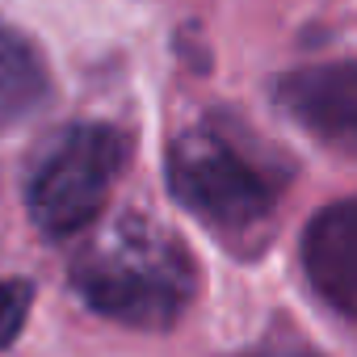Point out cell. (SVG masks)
Here are the masks:
<instances>
[{
  "instance_id": "6",
  "label": "cell",
  "mask_w": 357,
  "mask_h": 357,
  "mask_svg": "<svg viewBox=\"0 0 357 357\" xmlns=\"http://www.w3.org/2000/svg\"><path fill=\"white\" fill-rule=\"evenodd\" d=\"M51 101V72L43 51L0 22V130L34 118Z\"/></svg>"
},
{
  "instance_id": "7",
  "label": "cell",
  "mask_w": 357,
  "mask_h": 357,
  "mask_svg": "<svg viewBox=\"0 0 357 357\" xmlns=\"http://www.w3.org/2000/svg\"><path fill=\"white\" fill-rule=\"evenodd\" d=\"M34 307V286L26 278H0V349H9Z\"/></svg>"
},
{
  "instance_id": "2",
  "label": "cell",
  "mask_w": 357,
  "mask_h": 357,
  "mask_svg": "<svg viewBox=\"0 0 357 357\" xmlns=\"http://www.w3.org/2000/svg\"><path fill=\"white\" fill-rule=\"evenodd\" d=\"M168 190L231 252L244 257L261 252L282 202V181L273 176V164L215 122L181 130L172 139Z\"/></svg>"
},
{
  "instance_id": "5",
  "label": "cell",
  "mask_w": 357,
  "mask_h": 357,
  "mask_svg": "<svg viewBox=\"0 0 357 357\" xmlns=\"http://www.w3.org/2000/svg\"><path fill=\"white\" fill-rule=\"evenodd\" d=\"M303 273L332 311L357 319V198H340L307 223Z\"/></svg>"
},
{
  "instance_id": "8",
  "label": "cell",
  "mask_w": 357,
  "mask_h": 357,
  "mask_svg": "<svg viewBox=\"0 0 357 357\" xmlns=\"http://www.w3.org/2000/svg\"><path fill=\"white\" fill-rule=\"evenodd\" d=\"M236 357H319V353L307 349V344H294V340H261V344H252Z\"/></svg>"
},
{
  "instance_id": "4",
  "label": "cell",
  "mask_w": 357,
  "mask_h": 357,
  "mask_svg": "<svg viewBox=\"0 0 357 357\" xmlns=\"http://www.w3.org/2000/svg\"><path fill=\"white\" fill-rule=\"evenodd\" d=\"M278 101L315 139L357 155V59L286 72L278 80Z\"/></svg>"
},
{
  "instance_id": "3",
  "label": "cell",
  "mask_w": 357,
  "mask_h": 357,
  "mask_svg": "<svg viewBox=\"0 0 357 357\" xmlns=\"http://www.w3.org/2000/svg\"><path fill=\"white\" fill-rule=\"evenodd\" d=\"M130 139L105 122H72L51 135L26 172V215L47 240H72L97 223L126 168Z\"/></svg>"
},
{
  "instance_id": "1",
  "label": "cell",
  "mask_w": 357,
  "mask_h": 357,
  "mask_svg": "<svg viewBox=\"0 0 357 357\" xmlns=\"http://www.w3.org/2000/svg\"><path fill=\"white\" fill-rule=\"evenodd\" d=\"M72 286L97 315L122 328L164 332L190 311L198 269L190 248L155 219L122 215L80 248Z\"/></svg>"
}]
</instances>
